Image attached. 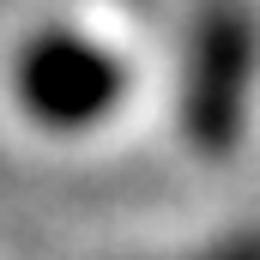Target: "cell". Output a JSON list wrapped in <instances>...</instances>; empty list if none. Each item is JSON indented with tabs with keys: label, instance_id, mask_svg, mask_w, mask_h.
<instances>
[{
	"label": "cell",
	"instance_id": "6da1fadb",
	"mask_svg": "<svg viewBox=\"0 0 260 260\" xmlns=\"http://www.w3.org/2000/svg\"><path fill=\"white\" fill-rule=\"evenodd\" d=\"M260 79V24L242 0H206L182 55V133L206 157L236 151L248 133V103Z\"/></svg>",
	"mask_w": 260,
	"mask_h": 260
},
{
	"label": "cell",
	"instance_id": "3957f363",
	"mask_svg": "<svg viewBox=\"0 0 260 260\" xmlns=\"http://www.w3.org/2000/svg\"><path fill=\"white\" fill-rule=\"evenodd\" d=\"M194 260H260V230L230 236V242H218V248H206V254H194Z\"/></svg>",
	"mask_w": 260,
	"mask_h": 260
},
{
	"label": "cell",
	"instance_id": "7a4b0ae2",
	"mask_svg": "<svg viewBox=\"0 0 260 260\" xmlns=\"http://www.w3.org/2000/svg\"><path fill=\"white\" fill-rule=\"evenodd\" d=\"M12 91L24 115L49 133H85L109 121V109L127 97V67L85 30H37L18 49Z\"/></svg>",
	"mask_w": 260,
	"mask_h": 260
}]
</instances>
